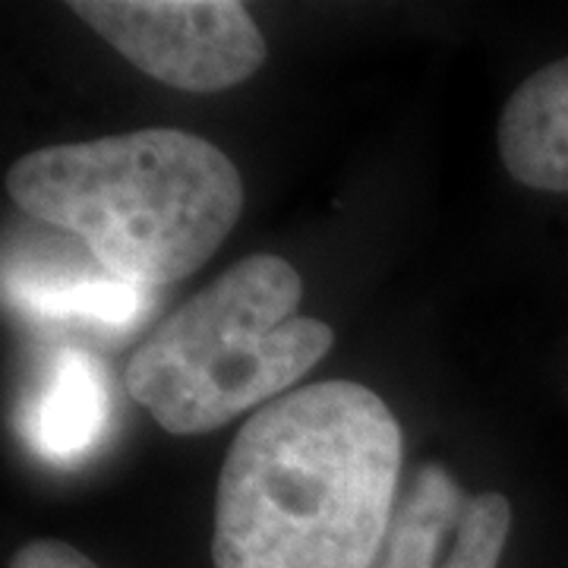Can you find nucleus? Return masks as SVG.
Here are the masks:
<instances>
[{
    "mask_svg": "<svg viewBox=\"0 0 568 568\" xmlns=\"http://www.w3.org/2000/svg\"><path fill=\"white\" fill-rule=\"evenodd\" d=\"M7 568H99L80 549L63 540H32L13 552Z\"/></svg>",
    "mask_w": 568,
    "mask_h": 568,
    "instance_id": "9d476101",
    "label": "nucleus"
},
{
    "mask_svg": "<svg viewBox=\"0 0 568 568\" xmlns=\"http://www.w3.org/2000/svg\"><path fill=\"white\" fill-rule=\"evenodd\" d=\"M402 470V426L361 383L328 379L260 407L227 448L215 568H373Z\"/></svg>",
    "mask_w": 568,
    "mask_h": 568,
    "instance_id": "f257e3e1",
    "label": "nucleus"
},
{
    "mask_svg": "<svg viewBox=\"0 0 568 568\" xmlns=\"http://www.w3.org/2000/svg\"><path fill=\"white\" fill-rule=\"evenodd\" d=\"M7 193L80 237L111 275L152 291L209 263L244 212L237 164L183 130L44 145L13 162Z\"/></svg>",
    "mask_w": 568,
    "mask_h": 568,
    "instance_id": "f03ea898",
    "label": "nucleus"
},
{
    "mask_svg": "<svg viewBox=\"0 0 568 568\" xmlns=\"http://www.w3.org/2000/svg\"><path fill=\"white\" fill-rule=\"evenodd\" d=\"M111 417L104 366L80 347H54L20 407L29 446L54 465L80 462L102 439Z\"/></svg>",
    "mask_w": 568,
    "mask_h": 568,
    "instance_id": "39448f33",
    "label": "nucleus"
},
{
    "mask_svg": "<svg viewBox=\"0 0 568 568\" xmlns=\"http://www.w3.org/2000/svg\"><path fill=\"white\" fill-rule=\"evenodd\" d=\"M496 145L518 183L568 193V58L534 70L511 92L496 126Z\"/></svg>",
    "mask_w": 568,
    "mask_h": 568,
    "instance_id": "423d86ee",
    "label": "nucleus"
},
{
    "mask_svg": "<svg viewBox=\"0 0 568 568\" xmlns=\"http://www.w3.org/2000/svg\"><path fill=\"white\" fill-rule=\"evenodd\" d=\"M467 506L465 489L443 465H424L407 489L373 568H443L448 540Z\"/></svg>",
    "mask_w": 568,
    "mask_h": 568,
    "instance_id": "6e6552de",
    "label": "nucleus"
},
{
    "mask_svg": "<svg viewBox=\"0 0 568 568\" xmlns=\"http://www.w3.org/2000/svg\"><path fill=\"white\" fill-rule=\"evenodd\" d=\"M511 530V503L503 493H477L467 499L452 534L443 568H496Z\"/></svg>",
    "mask_w": 568,
    "mask_h": 568,
    "instance_id": "1a4fd4ad",
    "label": "nucleus"
},
{
    "mask_svg": "<svg viewBox=\"0 0 568 568\" xmlns=\"http://www.w3.org/2000/svg\"><path fill=\"white\" fill-rule=\"evenodd\" d=\"M301 297L304 282L282 256L231 265L136 347L123 376L130 398L174 436L275 402L335 345L332 325L297 316Z\"/></svg>",
    "mask_w": 568,
    "mask_h": 568,
    "instance_id": "7ed1b4c3",
    "label": "nucleus"
},
{
    "mask_svg": "<svg viewBox=\"0 0 568 568\" xmlns=\"http://www.w3.org/2000/svg\"><path fill=\"white\" fill-rule=\"evenodd\" d=\"M70 10L145 77L183 92L241 85L268 54L234 0H77Z\"/></svg>",
    "mask_w": 568,
    "mask_h": 568,
    "instance_id": "20e7f679",
    "label": "nucleus"
},
{
    "mask_svg": "<svg viewBox=\"0 0 568 568\" xmlns=\"http://www.w3.org/2000/svg\"><path fill=\"white\" fill-rule=\"evenodd\" d=\"M3 301L36 320H80L104 328L133 325L152 304V287L111 275L108 268H61L7 256Z\"/></svg>",
    "mask_w": 568,
    "mask_h": 568,
    "instance_id": "0eeeda50",
    "label": "nucleus"
}]
</instances>
